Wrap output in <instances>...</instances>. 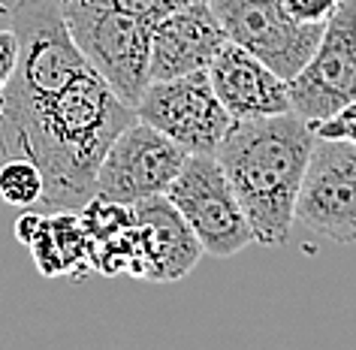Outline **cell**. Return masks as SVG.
<instances>
[{"mask_svg": "<svg viewBox=\"0 0 356 350\" xmlns=\"http://www.w3.org/2000/svg\"><path fill=\"white\" fill-rule=\"evenodd\" d=\"M130 121H136V109L88 67L58 94L0 115V151L3 157H28L40 166V205L51 212L82 209L94 196L106 148Z\"/></svg>", "mask_w": 356, "mask_h": 350, "instance_id": "cell-1", "label": "cell"}, {"mask_svg": "<svg viewBox=\"0 0 356 350\" xmlns=\"http://www.w3.org/2000/svg\"><path fill=\"white\" fill-rule=\"evenodd\" d=\"M314 142V124L296 112H281L233 121L218 145L215 157L260 245L275 248L287 241Z\"/></svg>", "mask_w": 356, "mask_h": 350, "instance_id": "cell-2", "label": "cell"}, {"mask_svg": "<svg viewBox=\"0 0 356 350\" xmlns=\"http://www.w3.org/2000/svg\"><path fill=\"white\" fill-rule=\"evenodd\" d=\"M6 15L19 40V58L0 91V115L58 94L91 67L70 33L58 0H19Z\"/></svg>", "mask_w": 356, "mask_h": 350, "instance_id": "cell-3", "label": "cell"}, {"mask_svg": "<svg viewBox=\"0 0 356 350\" xmlns=\"http://www.w3.org/2000/svg\"><path fill=\"white\" fill-rule=\"evenodd\" d=\"M58 6L88 64L133 106L148 85L151 28L109 0H58Z\"/></svg>", "mask_w": 356, "mask_h": 350, "instance_id": "cell-4", "label": "cell"}, {"mask_svg": "<svg viewBox=\"0 0 356 350\" xmlns=\"http://www.w3.org/2000/svg\"><path fill=\"white\" fill-rule=\"evenodd\" d=\"M166 200L191 223L209 257L227 260L257 241L251 221L215 154H188L181 173L169 184Z\"/></svg>", "mask_w": 356, "mask_h": 350, "instance_id": "cell-5", "label": "cell"}, {"mask_svg": "<svg viewBox=\"0 0 356 350\" xmlns=\"http://www.w3.org/2000/svg\"><path fill=\"white\" fill-rule=\"evenodd\" d=\"M133 109L139 121L178 142L188 154H215L233 127V115L218 100L209 70L148 82Z\"/></svg>", "mask_w": 356, "mask_h": 350, "instance_id": "cell-6", "label": "cell"}, {"mask_svg": "<svg viewBox=\"0 0 356 350\" xmlns=\"http://www.w3.org/2000/svg\"><path fill=\"white\" fill-rule=\"evenodd\" d=\"M227 40L266 61L281 79H293L314 55L326 24L293 19L284 0H209Z\"/></svg>", "mask_w": 356, "mask_h": 350, "instance_id": "cell-7", "label": "cell"}, {"mask_svg": "<svg viewBox=\"0 0 356 350\" xmlns=\"http://www.w3.org/2000/svg\"><path fill=\"white\" fill-rule=\"evenodd\" d=\"M287 94L290 109L311 124L356 100V0L338 3L314 55L287 79Z\"/></svg>", "mask_w": 356, "mask_h": 350, "instance_id": "cell-8", "label": "cell"}, {"mask_svg": "<svg viewBox=\"0 0 356 350\" xmlns=\"http://www.w3.org/2000/svg\"><path fill=\"white\" fill-rule=\"evenodd\" d=\"M184 160H188V151L178 142L136 118L106 148L97 169L94 193L127 205L160 196L181 173Z\"/></svg>", "mask_w": 356, "mask_h": 350, "instance_id": "cell-9", "label": "cell"}, {"mask_svg": "<svg viewBox=\"0 0 356 350\" xmlns=\"http://www.w3.org/2000/svg\"><path fill=\"white\" fill-rule=\"evenodd\" d=\"M296 221L338 245L356 241V145L317 139L296 200Z\"/></svg>", "mask_w": 356, "mask_h": 350, "instance_id": "cell-10", "label": "cell"}, {"mask_svg": "<svg viewBox=\"0 0 356 350\" xmlns=\"http://www.w3.org/2000/svg\"><path fill=\"white\" fill-rule=\"evenodd\" d=\"M133 221L139 232V281L151 284H172L181 281L197 269L200 257L206 254L191 230V223L181 218V212L166 200V193L148 196L133 202Z\"/></svg>", "mask_w": 356, "mask_h": 350, "instance_id": "cell-11", "label": "cell"}, {"mask_svg": "<svg viewBox=\"0 0 356 350\" xmlns=\"http://www.w3.org/2000/svg\"><path fill=\"white\" fill-rule=\"evenodd\" d=\"M224 42L227 33L220 28L218 15L211 13L209 0H197L184 10L169 13L151 31L148 82L209 70Z\"/></svg>", "mask_w": 356, "mask_h": 350, "instance_id": "cell-12", "label": "cell"}, {"mask_svg": "<svg viewBox=\"0 0 356 350\" xmlns=\"http://www.w3.org/2000/svg\"><path fill=\"white\" fill-rule=\"evenodd\" d=\"M209 79L218 100L233 115V121L293 112L287 79H281L266 61L229 40L209 64Z\"/></svg>", "mask_w": 356, "mask_h": 350, "instance_id": "cell-13", "label": "cell"}, {"mask_svg": "<svg viewBox=\"0 0 356 350\" xmlns=\"http://www.w3.org/2000/svg\"><path fill=\"white\" fill-rule=\"evenodd\" d=\"M49 230L58 245V254L64 260V275L73 281H82L85 272H91V239L82 227L76 209H58L49 214Z\"/></svg>", "mask_w": 356, "mask_h": 350, "instance_id": "cell-14", "label": "cell"}, {"mask_svg": "<svg viewBox=\"0 0 356 350\" xmlns=\"http://www.w3.org/2000/svg\"><path fill=\"white\" fill-rule=\"evenodd\" d=\"M0 200L15 209H33L42 202V173L28 157H6L0 166Z\"/></svg>", "mask_w": 356, "mask_h": 350, "instance_id": "cell-15", "label": "cell"}, {"mask_svg": "<svg viewBox=\"0 0 356 350\" xmlns=\"http://www.w3.org/2000/svg\"><path fill=\"white\" fill-rule=\"evenodd\" d=\"M79 218H82V227L88 232L91 241L118 236L127 227H133V205L127 202H115L109 196H91L82 209H79Z\"/></svg>", "mask_w": 356, "mask_h": 350, "instance_id": "cell-16", "label": "cell"}, {"mask_svg": "<svg viewBox=\"0 0 356 350\" xmlns=\"http://www.w3.org/2000/svg\"><path fill=\"white\" fill-rule=\"evenodd\" d=\"M109 3L118 6V10H124L136 22L148 24V28L154 31V24L160 19H166L169 13H178V10H184V6H191V3H197V0H109Z\"/></svg>", "mask_w": 356, "mask_h": 350, "instance_id": "cell-17", "label": "cell"}, {"mask_svg": "<svg viewBox=\"0 0 356 350\" xmlns=\"http://www.w3.org/2000/svg\"><path fill=\"white\" fill-rule=\"evenodd\" d=\"M31 257H33V266H37L40 278H60L64 275V260L58 254V245L51 239V230H49V214H46V223L40 227V232L33 236V241L28 245Z\"/></svg>", "mask_w": 356, "mask_h": 350, "instance_id": "cell-18", "label": "cell"}, {"mask_svg": "<svg viewBox=\"0 0 356 350\" xmlns=\"http://www.w3.org/2000/svg\"><path fill=\"white\" fill-rule=\"evenodd\" d=\"M314 133H317V139H344L356 145V100L341 106L329 118L314 121Z\"/></svg>", "mask_w": 356, "mask_h": 350, "instance_id": "cell-19", "label": "cell"}, {"mask_svg": "<svg viewBox=\"0 0 356 350\" xmlns=\"http://www.w3.org/2000/svg\"><path fill=\"white\" fill-rule=\"evenodd\" d=\"M338 3L341 0H284V6L290 10L293 19L305 24H326L338 10Z\"/></svg>", "mask_w": 356, "mask_h": 350, "instance_id": "cell-20", "label": "cell"}, {"mask_svg": "<svg viewBox=\"0 0 356 350\" xmlns=\"http://www.w3.org/2000/svg\"><path fill=\"white\" fill-rule=\"evenodd\" d=\"M15 58H19V40H15L13 28L0 31V91L10 82L13 70H15Z\"/></svg>", "mask_w": 356, "mask_h": 350, "instance_id": "cell-21", "label": "cell"}, {"mask_svg": "<svg viewBox=\"0 0 356 350\" xmlns=\"http://www.w3.org/2000/svg\"><path fill=\"white\" fill-rule=\"evenodd\" d=\"M42 223H46V214H40V212H33V209H22V214L13 223V232H15V239H19L22 245L28 248L31 241H33V236L40 232Z\"/></svg>", "mask_w": 356, "mask_h": 350, "instance_id": "cell-22", "label": "cell"}]
</instances>
